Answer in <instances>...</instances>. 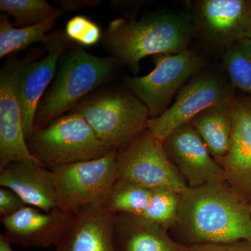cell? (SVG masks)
Returning <instances> with one entry per match:
<instances>
[{"label":"cell","mask_w":251,"mask_h":251,"mask_svg":"<svg viewBox=\"0 0 251 251\" xmlns=\"http://www.w3.org/2000/svg\"><path fill=\"white\" fill-rule=\"evenodd\" d=\"M169 232L175 240L187 247L251 239L249 201L227 180L186 186Z\"/></svg>","instance_id":"obj_1"},{"label":"cell","mask_w":251,"mask_h":251,"mask_svg":"<svg viewBox=\"0 0 251 251\" xmlns=\"http://www.w3.org/2000/svg\"><path fill=\"white\" fill-rule=\"evenodd\" d=\"M195 39L189 13L160 11L140 20H113L104 31L102 42L112 57L136 74L145 57L180 53L189 50Z\"/></svg>","instance_id":"obj_2"},{"label":"cell","mask_w":251,"mask_h":251,"mask_svg":"<svg viewBox=\"0 0 251 251\" xmlns=\"http://www.w3.org/2000/svg\"><path fill=\"white\" fill-rule=\"evenodd\" d=\"M61 59L55 79L38 107L36 130L63 116L89 92L108 82L120 64L112 56L98 57L81 49L68 51Z\"/></svg>","instance_id":"obj_3"},{"label":"cell","mask_w":251,"mask_h":251,"mask_svg":"<svg viewBox=\"0 0 251 251\" xmlns=\"http://www.w3.org/2000/svg\"><path fill=\"white\" fill-rule=\"evenodd\" d=\"M72 112L83 117L110 151L128 146L146 128L150 119L145 104L129 90L95 94L77 103Z\"/></svg>","instance_id":"obj_4"},{"label":"cell","mask_w":251,"mask_h":251,"mask_svg":"<svg viewBox=\"0 0 251 251\" xmlns=\"http://www.w3.org/2000/svg\"><path fill=\"white\" fill-rule=\"evenodd\" d=\"M31 154L49 170L90 160L110 152L83 117L72 112L35 130L27 141Z\"/></svg>","instance_id":"obj_5"},{"label":"cell","mask_w":251,"mask_h":251,"mask_svg":"<svg viewBox=\"0 0 251 251\" xmlns=\"http://www.w3.org/2000/svg\"><path fill=\"white\" fill-rule=\"evenodd\" d=\"M50 171L58 208L75 215L82 209L105 204L117 177V151Z\"/></svg>","instance_id":"obj_6"},{"label":"cell","mask_w":251,"mask_h":251,"mask_svg":"<svg viewBox=\"0 0 251 251\" xmlns=\"http://www.w3.org/2000/svg\"><path fill=\"white\" fill-rule=\"evenodd\" d=\"M153 63L154 69L148 75L126 80L128 90L145 104L150 119L166 111L191 77L206 67L205 59L191 49L177 54H157Z\"/></svg>","instance_id":"obj_7"},{"label":"cell","mask_w":251,"mask_h":251,"mask_svg":"<svg viewBox=\"0 0 251 251\" xmlns=\"http://www.w3.org/2000/svg\"><path fill=\"white\" fill-rule=\"evenodd\" d=\"M235 88L223 71L205 67L195 74L176 96L174 103L160 116L149 119L146 128L163 141L179 126L206 108L232 101Z\"/></svg>","instance_id":"obj_8"},{"label":"cell","mask_w":251,"mask_h":251,"mask_svg":"<svg viewBox=\"0 0 251 251\" xmlns=\"http://www.w3.org/2000/svg\"><path fill=\"white\" fill-rule=\"evenodd\" d=\"M117 179L151 189L169 188L180 193L187 186L167 156L163 141L147 128L117 151Z\"/></svg>","instance_id":"obj_9"},{"label":"cell","mask_w":251,"mask_h":251,"mask_svg":"<svg viewBox=\"0 0 251 251\" xmlns=\"http://www.w3.org/2000/svg\"><path fill=\"white\" fill-rule=\"evenodd\" d=\"M189 14L196 38L211 52L251 38V0H196Z\"/></svg>","instance_id":"obj_10"},{"label":"cell","mask_w":251,"mask_h":251,"mask_svg":"<svg viewBox=\"0 0 251 251\" xmlns=\"http://www.w3.org/2000/svg\"><path fill=\"white\" fill-rule=\"evenodd\" d=\"M30 58L12 57L0 72V168L12 162L32 161L23 128L18 86L25 66ZM43 166V165H42Z\"/></svg>","instance_id":"obj_11"},{"label":"cell","mask_w":251,"mask_h":251,"mask_svg":"<svg viewBox=\"0 0 251 251\" xmlns=\"http://www.w3.org/2000/svg\"><path fill=\"white\" fill-rule=\"evenodd\" d=\"M167 156L188 187L226 180L221 165L211 156L202 138L190 123L175 128L163 140Z\"/></svg>","instance_id":"obj_12"},{"label":"cell","mask_w":251,"mask_h":251,"mask_svg":"<svg viewBox=\"0 0 251 251\" xmlns=\"http://www.w3.org/2000/svg\"><path fill=\"white\" fill-rule=\"evenodd\" d=\"M72 42L63 30L48 34L44 42L47 54L39 60L31 59L23 69L18 92L22 108L23 128L27 141L36 130L34 121L41 97L56 76L59 59Z\"/></svg>","instance_id":"obj_13"},{"label":"cell","mask_w":251,"mask_h":251,"mask_svg":"<svg viewBox=\"0 0 251 251\" xmlns=\"http://www.w3.org/2000/svg\"><path fill=\"white\" fill-rule=\"evenodd\" d=\"M74 215L59 208L44 211L25 206L13 215L1 219L5 239L21 247H55L72 224Z\"/></svg>","instance_id":"obj_14"},{"label":"cell","mask_w":251,"mask_h":251,"mask_svg":"<svg viewBox=\"0 0 251 251\" xmlns=\"http://www.w3.org/2000/svg\"><path fill=\"white\" fill-rule=\"evenodd\" d=\"M232 126L227 153L218 163L227 181L251 201V100L236 94L232 103Z\"/></svg>","instance_id":"obj_15"},{"label":"cell","mask_w":251,"mask_h":251,"mask_svg":"<svg viewBox=\"0 0 251 251\" xmlns=\"http://www.w3.org/2000/svg\"><path fill=\"white\" fill-rule=\"evenodd\" d=\"M0 186L17 193L27 206L46 212L58 207L50 171L36 162H12L0 168Z\"/></svg>","instance_id":"obj_16"},{"label":"cell","mask_w":251,"mask_h":251,"mask_svg":"<svg viewBox=\"0 0 251 251\" xmlns=\"http://www.w3.org/2000/svg\"><path fill=\"white\" fill-rule=\"evenodd\" d=\"M54 247L55 251H117L112 214L105 204L82 209Z\"/></svg>","instance_id":"obj_17"},{"label":"cell","mask_w":251,"mask_h":251,"mask_svg":"<svg viewBox=\"0 0 251 251\" xmlns=\"http://www.w3.org/2000/svg\"><path fill=\"white\" fill-rule=\"evenodd\" d=\"M111 214L117 251H191L161 225L133 214Z\"/></svg>","instance_id":"obj_18"},{"label":"cell","mask_w":251,"mask_h":251,"mask_svg":"<svg viewBox=\"0 0 251 251\" xmlns=\"http://www.w3.org/2000/svg\"><path fill=\"white\" fill-rule=\"evenodd\" d=\"M232 101L206 108L189 122L217 162L226 154L229 149L232 126Z\"/></svg>","instance_id":"obj_19"},{"label":"cell","mask_w":251,"mask_h":251,"mask_svg":"<svg viewBox=\"0 0 251 251\" xmlns=\"http://www.w3.org/2000/svg\"><path fill=\"white\" fill-rule=\"evenodd\" d=\"M63 14L59 9L52 16L35 25L16 28L6 14L0 15V57L3 58L18 51L27 49L36 42H44L47 33L54 27L56 21Z\"/></svg>","instance_id":"obj_20"},{"label":"cell","mask_w":251,"mask_h":251,"mask_svg":"<svg viewBox=\"0 0 251 251\" xmlns=\"http://www.w3.org/2000/svg\"><path fill=\"white\" fill-rule=\"evenodd\" d=\"M153 189L142 185L117 179L105 206L110 214H128L143 217L150 203Z\"/></svg>","instance_id":"obj_21"},{"label":"cell","mask_w":251,"mask_h":251,"mask_svg":"<svg viewBox=\"0 0 251 251\" xmlns=\"http://www.w3.org/2000/svg\"><path fill=\"white\" fill-rule=\"evenodd\" d=\"M223 71L235 90L251 94V38L229 46L222 54Z\"/></svg>","instance_id":"obj_22"},{"label":"cell","mask_w":251,"mask_h":251,"mask_svg":"<svg viewBox=\"0 0 251 251\" xmlns=\"http://www.w3.org/2000/svg\"><path fill=\"white\" fill-rule=\"evenodd\" d=\"M0 10L15 20V25L30 27L46 21L59 9L46 0H1Z\"/></svg>","instance_id":"obj_23"},{"label":"cell","mask_w":251,"mask_h":251,"mask_svg":"<svg viewBox=\"0 0 251 251\" xmlns=\"http://www.w3.org/2000/svg\"><path fill=\"white\" fill-rule=\"evenodd\" d=\"M181 193L169 188L153 189L151 199L145 214V219L171 229L179 211Z\"/></svg>","instance_id":"obj_24"},{"label":"cell","mask_w":251,"mask_h":251,"mask_svg":"<svg viewBox=\"0 0 251 251\" xmlns=\"http://www.w3.org/2000/svg\"><path fill=\"white\" fill-rule=\"evenodd\" d=\"M64 31L71 41L83 46L95 45L103 36L98 25L82 16L71 18L67 23Z\"/></svg>","instance_id":"obj_25"},{"label":"cell","mask_w":251,"mask_h":251,"mask_svg":"<svg viewBox=\"0 0 251 251\" xmlns=\"http://www.w3.org/2000/svg\"><path fill=\"white\" fill-rule=\"evenodd\" d=\"M27 206L22 198L10 188H0V219L8 217Z\"/></svg>","instance_id":"obj_26"},{"label":"cell","mask_w":251,"mask_h":251,"mask_svg":"<svg viewBox=\"0 0 251 251\" xmlns=\"http://www.w3.org/2000/svg\"><path fill=\"white\" fill-rule=\"evenodd\" d=\"M190 247L191 251H251V239L229 243L201 244Z\"/></svg>","instance_id":"obj_27"},{"label":"cell","mask_w":251,"mask_h":251,"mask_svg":"<svg viewBox=\"0 0 251 251\" xmlns=\"http://www.w3.org/2000/svg\"><path fill=\"white\" fill-rule=\"evenodd\" d=\"M58 2L62 6V11H77L97 6L101 1L97 0H59Z\"/></svg>","instance_id":"obj_28"},{"label":"cell","mask_w":251,"mask_h":251,"mask_svg":"<svg viewBox=\"0 0 251 251\" xmlns=\"http://www.w3.org/2000/svg\"><path fill=\"white\" fill-rule=\"evenodd\" d=\"M0 251H14L12 245L5 239L2 234L0 235Z\"/></svg>","instance_id":"obj_29"},{"label":"cell","mask_w":251,"mask_h":251,"mask_svg":"<svg viewBox=\"0 0 251 251\" xmlns=\"http://www.w3.org/2000/svg\"><path fill=\"white\" fill-rule=\"evenodd\" d=\"M249 209H250L251 214V201L249 202Z\"/></svg>","instance_id":"obj_30"},{"label":"cell","mask_w":251,"mask_h":251,"mask_svg":"<svg viewBox=\"0 0 251 251\" xmlns=\"http://www.w3.org/2000/svg\"><path fill=\"white\" fill-rule=\"evenodd\" d=\"M249 95H250L251 100V94H249Z\"/></svg>","instance_id":"obj_31"}]
</instances>
